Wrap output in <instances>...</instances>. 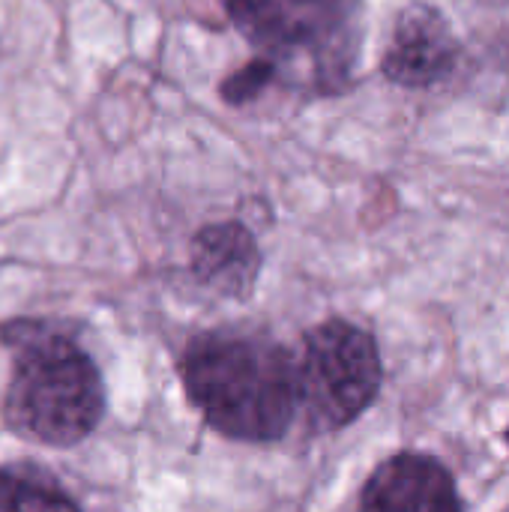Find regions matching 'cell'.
<instances>
[{
    "label": "cell",
    "instance_id": "obj_6",
    "mask_svg": "<svg viewBox=\"0 0 509 512\" xmlns=\"http://www.w3.org/2000/svg\"><path fill=\"white\" fill-rule=\"evenodd\" d=\"M360 512H462L453 474L429 453L384 459L360 492Z\"/></svg>",
    "mask_w": 509,
    "mask_h": 512
},
{
    "label": "cell",
    "instance_id": "obj_9",
    "mask_svg": "<svg viewBox=\"0 0 509 512\" xmlns=\"http://www.w3.org/2000/svg\"><path fill=\"white\" fill-rule=\"evenodd\" d=\"M273 81H279V69L267 57H252L219 84V93L228 105H246L255 102Z\"/></svg>",
    "mask_w": 509,
    "mask_h": 512
},
{
    "label": "cell",
    "instance_id": "obj_2",
    "mask_svg": "<svg viewBox=\"0 0 509 512\" xmlns=\"http://www.w3.org/2000/svg\"><path fill=\"white\" fill-rule=\"evenodd\" d=\"M12 372L3 393V423L42 447H75L105 417V384L93 357L78 339L39 318L0 327Z\"/></svg>",
    "mask_w": 509,
    "mask_h": 512
},
{
    "label": "cell",
    "instance_id": "obj_5",
    "mask_svg": "<svg viewBox=\"0 0 509 512\" xmlns=\"http://www.w3.org/2000/svg\"><path fill=\"white\" fill-rule=\"evenodd\" d=\"M462 60V39L432 3H408L381 54V72L405 90H429L447 81Z\"/></svg>",
    "mask_w": 509,
    "mask_h": 512
},
{
    "label": "cell",
    "instance_id": "obj_7",
    "mask_svg": "<svg viewBox=\"0 0 509 512\" xmlns=\"http://www.w3.org/2000/svg\"><path fill=\"white\" fill-rule=\"evenodd\" d=\"M264 267L261 246L243 222H213L192 237L189 270L201 288L228 300H249Z\"/></svg>",
    "mask_w": 509,
    "mask_h": 512
},
{
    "label": "cell",
    "instance_id": "obj_1",
    "mask_svg": "<svg viewBox=\"0 0 509 512\" xmlns=\"http://www.w3.org/2000/svg\"><path fill=\"white\" fill-rule=\"evenodd\" d=\"M180 381L192 408L228 441H282L297 417L294 351L261 333H198L180 357Z\"/></svg>",
    "mask_w": 509,
    "mask_h": 512
},
{
    "label": "cell",
    "instance_id": "obj_8",
    "mask_svg": "<svg viewBox=\"0 0 509 512\" xmlns=\"http://www.w3.org/2000/svg\"><path fill=\"white\" fill-rule=\"evenodd\" d=\"M0 512H81L72 495L39 465H0Z\"/></svg>",
    "mask_w": 509,
    "mask_h": 512
},
{
    "label": "cell",
    "instance_id": "obj_10",
    "mask_svg": "<svg viewBox=\"0 0 509 512\" xmlns=\"http://www.w3.org/2000/svg\"><path fill=\"white\" fill-rule=\"evenodd\" d=\"M507 444H509V429H507Z\"/></svg>",
    "mask_w": 509,
    "mask_h": 512
},
{
    "label": "cell",
    "instance_id": "obj_4",
    "mask_svg": "<svg viewBox=\"0 0 509 512\" xmlns=\"http://www.w3.org/2000/svg\"><path fill=\"white\" fill-rule=\"evenodd\" d=\"M384 363L369 330L327 318L306 330L294 351L297 414L309 432L330 435L363 417L381 393Z\"/></svg>",
    "mask_w": 509,
    "mask_h": 512
},
{
    "label": "cell",
    "instance_id": "obj_11",
    "mask_svg": "<svg viewBox=\"0 0 509 512\" xmlns=\"http://www.w3.org/2000/svg\"><path fill=\"white\" fill-rule=\"evenodd\" d=\"M504 512H509V510H504Z\"/></svg>",
    "mask_w": 509,
    "mask_h": 512
},
{
    "label": "cell",
    "instance_id": "obj_3",
    "mask_svg": "<svg viewBox=\"0 0 509 512\" xmlns=\"http://www.w3.org/2000/svg\"><path fill=\"white\" fill-rule=\"evenodd\" d=\"M222 6L279 78L315 96L351 87L366 42V0H222Z\"/></svg>",
    "mask_w": 509,
    "mask_h": 512
}]
</instances>
